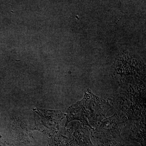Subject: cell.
<instances>
[{
    "mask_svg": "<svg viewBox=\"0 0 146 146\" xmlns=\"http://www.w3.org/2000/svg\"><path fill=\"white\" fill-rule=\"evenodd\" d=\"M126 88L114 100L116 113L126 122L138 121L146 115L145 90L136 86Z\"/></svg>",
    "mask_w": 146,
    "mask_h": 146,
    "instance_id": "6da1fadb",
    "label": "cell"
},
{
    "mask_svg": "<svg viewBox=\"0 0 146 146\" xmlns=\"http://www.w3.org/2000/svg\"><path fill=\"white\" fill-rule=\"evenodd\" d=\"M84 119L92 127L96 128L105 118L106 112L111 107L108 102L91 92L86 93L80 101Z\"/></svg>",
    "mask_w": 146,
    "mask_h": 146,
    "instance_id": "7a4b0ae2",
    "label": "cell"
},
{
    "mask_svg": "<svg viewBox=\"0 0 146 146\" xmlns=\"http://www.w3.org/2000/svg\"><path fill=\"white\" fill-rule=\"evenodd\" d=\"M126 122L115 114L112 117L104 119L95 129L92 131L93 138H121V131Z\"/></svg>",
    "mask_w": 146,
    "mask_h": 146,
    "instance_id": "3957f363",
    "label": "cell"
},
{
    "mask_svg": "<svg viewBox=\"0 0 146 146\" xmlns=\"http://www.w3.org/2000/svg\"><path fill=\"white\" fill-rule=\"evenodd\" d=\"M96 145L94 146H128L122 138H105L102 137L94 138Z\"/></svg>",
    "mask_w": 146,
    "mask_h": 146,
    "instance_id": "52a82bcc",
    "label": "cell"
},
{
    "mask_svg": "<svg viewBox=\"0 0 146 146\" xmlns=\"http://www.w3.org/2000/svg\"><path fill=\"white\" fill-rule=\"evenodd\" d=\"M90 129L87 126L78 123L70 132L72 146H94L90 140Z\"/></svg>",
    "mask_w": 146,
    "mask_h": 146,
    "instance_id": "5b68a950",
    "label": "cell"
},
{
    "mask_svg": "<svg viewBox=\"0 0 146 146\" xmlns=\"http://www.w3.org/2000/svg\"><path fill=\"white\" fill-rule=\"evenodd\" d=\"M146 115L141 120L133 121L131 127L129 139L139 143L141 146H146Z\"/></svg>",
    "mask_w": 146,
    "mask_h": 146,
    "instance_id": "8992f818",
    "label": "cell"
},
{
    "mask_svg": "<svg viewBox=\"0 0 146 146\" xmlns=\"http://www.w3.org/2000/svg\"><path fill=\"white\" fill-rule=\"evenodd\" d=\"M37 115L36 122L40 123V125H43L40 128V129L43 128V130L46 127L47 131L51 133L57 131L60 123L65 117L64 114L58 110H47H47H42L41 112H37Z\"/></svg>",
    "mask_w": 146,
    "mask_h": 146,
    "instance_id": "277c9868",
    "label": "cell"
}]
</instances>
